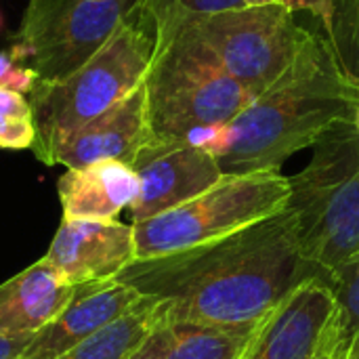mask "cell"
<instances>
[{
    "instance_id": "cell-28",
    "label": "cell",
    "mask_w": 359,
    "mask_h": 359,
    "mask_svg": "<svg viewBox=\"0 0 359 359\" xmlns=\"http://www.w3.org/2000/svg\"><path fill=\"white\" fill-rule=\"evenodd\" d=\"M271 2H282V0H244V6H259V4H271Z\"/></svg>"
},
{
    "instance_id": "cell-2",
    "label": "cell",
    "mask_w": 359,
    "mask_h": 359,
    "mask_svg": "<svg viewBox=\"0 0 359 359\" xmlns=\"http://www.w3.org/2000/svg\"><path fill=\"white\" fill-rule=\"evenodd\" d=\"M359 88L341 72L324 34L311 32L288 69L229 124L206 133V147L225 175L280 170L330 128L353 122Z\"/></svg>"
},
{
    "instance_id": "cell-12",
    "label": "cell",
    "mask_w": 359,
    "mask_h": 359,
    "mask_svg": "<svg viewBox=\"0 0 359 359\" xmlns=\"http://www.w3.org/2000/svg\"><path fill=\"white\" fill-rule=\"evenodd\" d=\"M141 299L135 288L120 280L80 284L67 307L27 341L19 359H59L122 318Z\"/></svg>"
},
{
    "instance_id": "cell-21",
    "label": "cell",
    "mask_w": 359,
    "mask_h": 359,
    "mask_svg": "<svg viewBox=\"0 0 359 359\" xmlns=\"http://www.w3.org/2000/svg\"><path fill=\"white\" fill-rule=\"evenodd\" d=\"M36 141V128L29 118H15L0 114V147L27 149Z\"/></svg>"
},
{
    "instance_id": "cell-5",
    "label": "cell",
    "mask_w": 359,
    "mask_h": 359,
    "mask_svg": "<svg viewBox=\"0 0 359 359\" xmlns=\"http://www.w3.org/2000/svg\"><path fill=\"white\" fill-rule=\"evenodd\" d=\"M309 164L288 177L286 210L301 252L326 284L359 252V133L353 122L330 128Z\"/></svg>"
},
{
    "instance_id": "cell-25",
    "label": "cell",
    "mask_w": 359,
    "mask_h": 359,
    "mask_svg": "<svg viewBox=\"0 0 359 359\" xmlns=\"http://www.w3.org/2000/svg\"><path fill=\"white\" fill-rule=\"evenodd\" d=\"M29 339L27 337H21V339H4V337H0V359H19L21 351L25 349Z\"/></svg>"
},
{
    "instance_id": "cell-4",
    "label": "cell",
    "mask_w": 359,
    "mask_h": 359,
    "mask_svg": "<svg viewBox=\"0 0 359 359\" xmlns=\"http://www.w3.org/2000/svg\"><path fill=\"white\" fill-rule=\"evenodd\" d=\"M156 46V19L137 0L111 38L82 67L53 84L36 82L29 93L34 154L50 166L55 149L72 133L137 90L145 82Z\"/></svg>"
},
{
    "instance_id": "cell-15",
    "label": "cell",
    "mask_w": 359,
    "mask_h": 359,
    "mask_svg": "<svg viewBox=\"0 0 359 359\" xmlns=\"http://www.w3.org/2000/svg\"><path fill=\"white\" fill-rule=\"evenodd\" d=\"M57 189L63 219L116 221L137 200L139 177L128 164L107 160L82 168H67Z\"/></svg>"
},
{
    "instance_id": "cell-24",
    "label": "cell",
    "mask_w": 359,
    "mask_h": 359,
    "mask_svg": "<svg viewBox=\"0 0 359 359\" xmlns=\"http://www.w3.org/2000/svg\"><path fill=\"white\" fill-rule=\"evenodd\" d=\"M0 114L15 116V118H29L32 120V107L25 95L0 88Z\"/></svg>"
},
{
    "instance_id": "cell-16",
    "label": "cell",
    "mask_w": 359,
    "mask_h": 359,
    "mask_svg": "<svg viewBox=\"0 0 359 359\" xmlns=\"http://www.w3.org/2000/svg\"><path fill=\"white\" fill-rule=\"evenodd\" d=\"M252 332L196 322H158L130 359H240Z\"/></svg>"
},
{
    "instance_id": "cell-29",
    "label": "cell",
    "mask_w": 359,
    "mask_h": 359,
    "mask_svg": "<svg viewBox=\"0 0 359 359\" xmlns=\"http://www.w3.org/2000/svg\"><path fill=\"white\" fill-rule=\"evenodd\" d=\"M353 124H355V128H358V133H359V105H358V109H355V118H353Z\"/></svg>"
},
{
    "instance_id": "cell-11",
    "label": "cell",
    "mask_w": 359,
    "mask_h": 359,
    "mask_svg": "<svg viewBox=\"0 0 359 359\" xmlns=\"http://www.w3.org/2000/svg\"><path fill=\"white\" fill-rule=\"evenodd\" d=\"M334 311V294L326 282L303 284L257 326L240 359H318Z\"/></svg>"
},
{
    "instance_id": "cell-1",
    "label": "cell",
    "mask_w": 359,
    "mask_h": 359,
    "mask_svg": "<svg viewBox=\"0 0 359 359\" xmlns=\"http://www.w3.org/2000/svg\"><path fill=\"white\" fill-rule=\"evenodd\" d=\"M116 280L156 299L160 322L242 332L257 330L303 284L326 282L301 252L286 208L223 240L135 261Z\"/></svg>"
},
{
    "instance_id": "cell-19",
    "label": "cell",
    "mask_w": 359,
    "mask_h": 359,
    "mask_svg": "<svg viewBox=\"0 0 359 359\" xmlns=\"http://www.w3.org/2000/svg\"><path fill=\"white\" fill-rule=\"evenodd\" d=\"M324 36L341 72L359 88V0H332L330 25Z\"/></svg>"
},
{
    "instance_id": "cell-22",
    "label": "cell",
    "mask_w": 359,
    "mask_h": 359,
    "mask_svg": "<svg viewBox=\"0 0 359 359\" xmlns=\"http://www.w3.org/2000/svg\"><path fill=\"white\" fill-rule=\"evenodd\" d=\"M36 82H38V74H36L32 67L15 65V67L4 76V80L0 82V88L15 90V93H21V95H27V93H32V88L36 86Z\"/></svg>"
},
{
    "instance_id": "cell-20",
    "label": "cell",
    "mask_w": 359,
    "mask_h": 359,
    "mask_svg": "<svg viewBox=\"0 0 359 359\" xmlns=\"http://www.w3.org/2000/svg\"><path fill=\"white\" fill-rule=\"evenodd\" d=\"M156 23L172 15H204L244 6V0H141Z\"/></svg>"
},
{
    "instance_id": "cell-26",
    "label": "cell",
    "mask_w": 359,
    "mask_h": 359,
    "mask_svg": "<svg viewBox=\"0 0 359 359\" xmlns=\"http://www.w3.org/2000/svg\"><path fill=\"white\" fill-rule=\"evenodd\" d=\"M19 61H17V57H15V53L11 50L8 55H4V53H0V82L4 80V76L17 65Z\"/></svg>"
},
{
    "instance_id": "cell-10",
    "label": "cell",
    "mask_w": 359,
    "mask_h": 359,
    "mask_svg": "<svg viewBox=\"0 0 359 359\" xmlns=\"http://www.w3.org/2000/svg\"><path fill=\"white\" fill-rule=\"evenodd\" d=\"M42 259L72 286L111 282L137 261L133 225L61 219L50 248Z\"/></svg>"
},
{
    "instance_id": "cell-18",
    "label": "cell",
    "mask_w": 359,
    "mask_h": 359,
    "mask_svg": "<svg viewBox=\"0 0 359 359\" xmlns=\"http://www.w3.org/2000/svg\"><path fill=\"white\" fill-rule=\"evenodd\" d=\"M337 311L328 330V343L337 359H359V252L328 282Z\"/></svg>"
},
{
    "instance_id": "cell-3",
    "label": "cell",
    "mask_w": 359,
    "mask_h": 359,
    "mask_svg": "<svg viewBox=\"0 0 359 359\" xmlns=\"http://www.w3.org/2000/svg\"><path fill=\"white\" fill-rule=\"evenodd\" d=\"M158 25V46L145 76L149 141H191L229 124L255 95L229 76L187 15Z\"/></svg>"
},
{
    "instance_id": "cell-6",
    "label": "cell",
    "mask_w": 359,
    "mask_h": 359,
    "mask_svg": "<svg viewBox=\"0 0 359 359\" xmlns=\"http://www.w3.org/2000/svg\"><path fill=\"white\" fill-rule=\"evenodd\" d=\"M288 196L290 183L280 170L225 175L194 200L147 221L133 223L137 261L233 236L282 212Z\"/></svg>"
},
{
    "instance_id": "cell-23",
    "label": "cell",
    "mask_w": 359,
    "mask_h": 359,
    "mask_svg": "<svg viewBox=\"0 0 359 359\" xmlns=\"http://www.w3.org/2000/svg\"><path fill=\"white\" fill-rule=\"evenodd\" d=\"M282 4L290 11V13H299V11H307L311 13L316 19L322 21L324 32L330 25V15H332V0H282Z\"/></svg>"
},
{
    "instance_id": "cell-13",
    "label": "cell",
    "mask_w": 359,
    "mask_h": 359,
    "mask_svg": "<svg viewBox=\"0 0 359 359\" xmlns=\"http://www.w3.org/2000/svg\"><path fill=\"white\" fill-rule=\"evenodd\" d=\"M149 141L147 128V90L145 82L111 109L93 118L72 133L53 154V164L82 168L97 162L133 164L139 149Z\"/></svg>"
},
{
    "instance_id": "cell-9",
    "label": "cell",
    "mask_w": 359,
    "mask_h": 359,
    "mask_svg": "<svg viewBox=\"0 0 359 359\" xmlns=\"http://www.w3.org/2000/svg\"><path fill=\"white\" fill-rule=\"evenodd\" d=\"M130 168L139 177V196L128 208L133 223L172 210L225 177L219 160L191 141H147Z\"/></svg>"
},
{
    "instance_id": "cell-8",
    "label": "cell",
    "mask_w": 359,
    "mask_h": 359,
    "mask_svg": "<svg viewBox=\"0 0 359 359\" xmlns=\"http://www.w3.org/2000/svg\"><path fill=\"white\" fill-rule=\"evenodd\" d=\"M137 0H32L13 46L38 82H59L82 67L118 29Z\"/></svg>"
},
{
    "instance_id": "cell-27",
    "label": "cell",
    "mask_w": 359,
    "mask_h": 359,
    "mask_svg": "<svg viewBox=\"0 0 359 359\" xmlns=\"http://www.w3.org/2000/svg\"><path fill=\"white\" fill-rule=\"evenodd\" d=\"M318 359H337V353H334L332 345L328 343V334H326V341H324V349H322V353L318 355Z\"/></svg>"
},
{
    "instance_id": "cell-17",
    "label": "cell",
    "mask_w": 359,
    "mask_h": 359,
    "mask_svg": "<svg viewBox=\"0 0 359 359\" xmlns=\"http://www.w3.org/2000/svg\"><path fill=\"white\" fill-rule=\"evenodd\" d=\"M158 322V301L143 297L122 318L114 320L59 359H130Z\"/></svg>"
},
{
    "instance_id": "cell-14",
    "label": "cell",
    "mask_w": 359,
    "mask_h": 359,
    "mask_svg": "<svg viewBox=\"0 0 359 359\" xmlns=\"http://www.w3.org/2000/svg\"><path fill=\"white\" fill-rule=\"evenodd\" d=\"M74 290L44 259L6 280L0 284V337H34L67 307Z\"/></svg>"
},
{
    "instance_id": "cell-7",
    "label": "cell",
    "mask_w": 359,
    "mask_h": 359,
    "mask_svg": "<svg viewBox=\"0 0 359 359\" xmlns=\"http://www.w3.org/2000/svg\"><path fill=\"white\" fill-rule=\"evenodd\" d=\"M187 17L229 76L255 97L288 69L311 34L282 2Z\"/></svg>"
}]
</instances>
